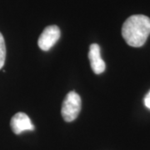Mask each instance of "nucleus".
<instances>
[{"instance_id":"obj_1","label":"nucleus","mask_w":150,"mask_h":150,"mask_svg":"<svg viewBox=\"0 0 150 150\" xmlns=\"http://www.w3.org/2000/svg\"><path fill=\"white\" fill-rule=\"evenodd\" d=\"M150 34V18L143 14L132 15L123 23L122 36L131 47L139 48Z\"/></svg>"},{"instance_id":"obj_2","label":"nucleus","mask_w":150,"mask_h":150,"mask_svg":"<svg viewBox=\"0 0 150 150\" xmlns=\"http://www.w3.org/2000/svg\"><path fill=\"white\" fill-rule=\"evenodd\" d=\"M81 110V98L74 91L69 92L63 102L62 117L66 122H73L78 118Z\"/></svg>"},{"instance_id":"obj_3","label":"nucleus","mask_w":150,"mask_h":150,"mask_svg":"<svg viewBox=\"0 0 150 150\" xmlns=\"http://www.w3.org/2000/svg\"><path fill=\"white\" fill-rule=\"evenodd\" d=\"M60 35L61 32L58 26L51 25L46 27L38 38V47L43 51H48L58 42Z\"/></svg>"},{"instance_id":"obj_4","label":"nucleus","mask_w":150,"mask_h":150,"mask_svg":"<svg viewBox=\"0 0 150 150\" xmlns=\"http://www.w3.org/2000/svg\"><path fill=\"white\" fill-rule=\"evenodd\" d=\"M10 126L13 132L15 134H20L24 131L34 130V126L31 119L24 112H17L13 115L10 122Z\"/></svg>"},{"instance_id":"obj_5","label":"nucleus","mask_w":150,"mask_h":150,"mask_svg":"<svg viewBox=\"0 0 150 150\" xmlns=\"http://www.w3.org/2000/svg\"><path fill=\"white\" fill-rule=\"evenodd\" d=\"M88 59L93 71L96 74H100L105 71L106 65L104 61L101 58L100 47L97 43H93L89 47Z\"/></svg>"},{"instance_id":"obj_6","label":"nucleus","mask_w":150,"mask_h":150,"mask_svg":"<svg viewBox=\"0 0 150 150\" xmlns=\"http://www.w3.org/2000/svg\"><path fill=\"white\" fill-rule=\"evenodd\" d=\"M6 59V46L4 36L0 33V69L4 67Z\"/></svg>"},{"instance_id":"obj_7","label":"nucleus","mask_w":150,"mask_h":150,"mask_svg":"<svg viewBox=\"0 0 150 150\" xmlns=\"http://www.w3.org/2000/svg\"><path fill=\"white\" fill-rule=\"evenodd\" d=\"M144 104L146 107L150 109V90L144 98Z\"/></svg>"}]
</instances>
